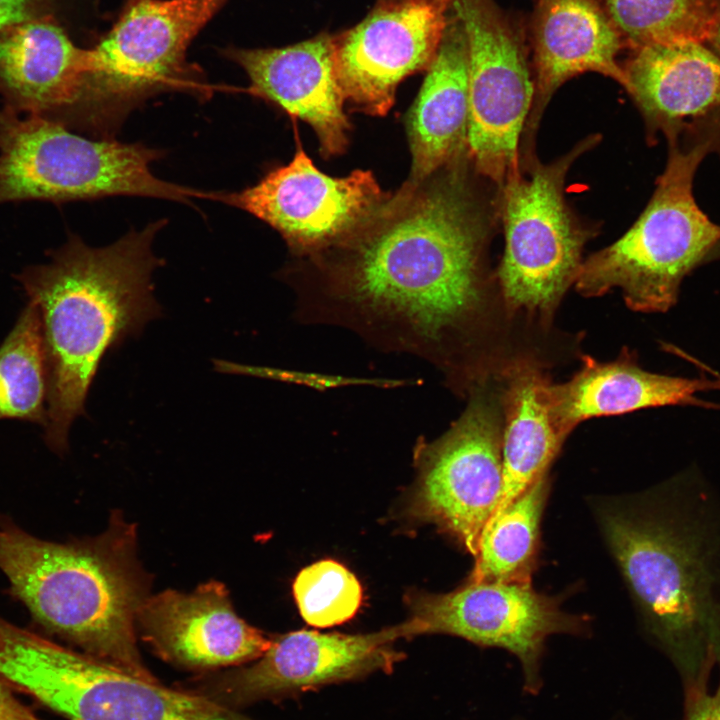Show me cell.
Returning <instances> with one entry per match:
<instances>
[{
  "label": "cell",
  "mask_w": 720,
  "mask_h": 720,
  "mask_svg": "<svg viewBox=\"0 0 720 720\" xmlns=\"http://www.w3.org/2000/svg\"><path fill=\"white\" fill-rule=\"evenodd\" d=\"M48 378L37 306L29 301L0 346V419L45 425Z\"/></svg>",
  "instance_id": "obj_25"
},
{
  "label": "cell",
  "mask_w": 720,
  "mask_h": 720,
  "mask_svg": "<svg viewBox=\"0 0 720 720\" xmlns=\"http://www.w3.org/2000/svg\"><path fill=\"white\" fill-rule=\"evenodd\" d=\"M165 225L157 220L105 247L70 234L48 263L16 275L40 315L48 378L45 440L56 452L66 450L69 428L84 413L106 352L161 314L152 273L162 260L152 244Z\"/></svg>",
  "instance_id": "obj_3"
},
{
  "label": "cell",
  "mask_w": 720,
  "mask_h": 720,
  "mask_svg": "<svg viewBox=\"0 0 720 720\" xmlns=\"http://www.w3.org/2000/svg\"><path fill=\"white\" fill-rule=\"evenodd\" d=\"M595 143L584 140L558 160L534 161L502 187L505 247L498 277L507 308L549 320L582 264L588 232L564 198L571 164Z\"/></svg>",
  "instance_id": "obj_8"
},
{
  "label": "cell",
  "mask_w": 720,
  "mask_h": 720,
  "mask_svg": "<svg viewBox=\"0 0 720 720\" xmlns=\"http://www.w3.org/2000/svg\"><path fill=\"white\" fill-rule=\"evenodd\" d=\"M460 417L414 450L416 483L409 512L436 525L474 558L502 488V398L476 382Z\"/></svg>",
  "instance_id": "obj_9"
},
{
  "label": "cell",
  "mask_w": 720,
  "mask_h": 720,
  "mask_svg": "<svg viewBox=\"0 0 720 720\" xmlns=\"http://www.w3.org/2000/svg\"><path fill=\"white\" fill-rule=\"evenodd\" d=\"M407 603L413 636L447 634L515 655L525 688L540 686V661L553 634H582L586 619L562 610L559 597L536 591L531 582L470 581L448 593L414 592Z\"/></svg>",
  "instance_id": "obj_14"
},
{
  "label": "cell",
  "mask_w": 720,
  "mask_h": 720,
  "mask_svg": "<svg viewBox=\"0 0 720 720\" xmlns=\"http://www.w3.org/2000/svg\"><path fill=\"white\" fill-rule=\"evenodd\" d=\"M502 393V488L490 520L549 473L563 440L548 412L549 383L534 364L521 361L505 372Z\"/></svg>",
  "instance_id": "obj_23"
},
{
  "label": "cell",
  "mask_w": 720,
  "mask_h": 720,
  "mask_svg": "<svg viewBox=\"0 0 720 720\" xmlns=\"http://www.w3.org/2000/svg\"><path fill=\"white\" fill-rule=\"evenodd\" d=\"M427 182L393 195L357 235L310 258L313 270L292 283L296 318L426 360L465 389L485 300L487 225L463 169Z\"/></svg>",
  "instance_id": "obj_1"
},
{
  "label": "cell",
  "mask_w": 720,
  "mask_h": 720,
  "mask_svg": "<svg viewBox=\"0 0 720 720\" xmlns=\"http://www.w3.org/2000/svg\"><path fill=\"white\" fill-rule=\"evenodd\" d=\"M393 1H402V0H380L379 2H393Z\"/></svg>",
  "instance_id": "obj_32"
},
{
  "label": "cell",
  "mask_w": 720,
  "mask_h": 720,
  "mask_svg": "<svg viewBox=\"0 0 720 720\" xmlns=\"http://www.w3.org/2000/svg\"><path fill=\"white\" fill-rule=\"evenodd\" d=\"M622 68L624 88L652 134L677 138L687 120L720 109V55L706 44L635 47Z\"/></svg>",
  "instance_id": "obj_19"
},
{
  "label": "cell",
  "mask_w": 720,
  "mask_h": 720,
  "mask_svg": "<svg viewBox=\"0 0 720 720\" xmlns=\"http://www.w3.org/2000/svg\"><path fill=\"white\" fill-rule=\"evenodd\" d=\"M401 638H412L407 620L364 634L292 631L272 638L256 660L201 677L193 690L236 709L279 701L375 673H391L405 657L395 647Z\"/></svg>",
  "instance_id": "obj_12"
},
{
  "label": "cell",
  "mask_w": 720,
  "mask_h": 720,
  "mask_svg": "<svg viewBox=\"0 0 720 720\" xmlns=\"http://www.w3.org/2000/svg\"><path fill=\"white\" fill-rule=\"evenodd\" d=\"M596 516L647 633L685 690L707 687L720 660V510L709 489L681 475L601 502Z\"/></svg>",
  "instance_id": "obj_2"
},
{
  "label": "cell",
  "mask_w": 720,
  "mask_h": 720,
  "mask_svg": "<svg viewBox=\"0 0 720 720\" xmlns=\"http://www.w3.org/2000/svg\"><path fill=\"white\" fill-rule=\"evenodd\" d=\"M18 685L65 720H256L193 689L134 675L47 638L25 651Z\"/></svg>",
  "instance_id": "obj_10"
},
{
  "label": "cell",
  "mask_w": 720,
  "mask_h": 720,
  "mask_svg": "<svg viewBox=\"0 0 720 720\" xmlns=\"http://www.w3.org/2000/svg\"><path fill=\"white\" fill-rule=\"evenodd\" d=\"M56 10V0H0V34L38 20L60 22Z\"/></svg>",
  "instance_id": "obj_28"
},
{
  "label": "cell",
  "mask_w": 720,
  "mask_h": 720,
  "mask_svg": "<svg viewBox=\"0 0 720 720\" xmlns=\"http://www.w3.org/2000/svg\"><path fill=\"white\" fill-rule=\"evenodd\" d=\"M449 10L450 0L379 2L363 21L333 38L345 102L368 115H386L400 82L432 63Z\"/></svg>",
  "instance_id": "obj_15"
},
{
  "label": "cell",
  "mask_w": 720,
  "mask_h": 720,
  "mask_svg": "<svg viewBox=\"0 0 720 720\" xmlns=\"http://www.w3.org/2000/svg\"><path fill=\"white\" fill-rule=\"evenodd\" d=\"M246 72L247 92L314 130L325 158L345 152L351 125L334 64L333 38L321 34L283 48L229 49Z\"/></svg>",
  "instance_id": "obj_17"
},
{
  "label": "cell",
  "mask_w": 720,
  "mask_h": 720,
  "mask_svg": "<svg viewBox=\"0 0 720 720\" xmlns=\"http://www.w3.org/2000/svg\"><path fill=\"white\" fill-rule=\"evenodd\" d=\"M225 0H132L89 49V68L61 124L96 139H114L128 115L171 90L208 96L186 62L192 39Z\"/></svg>",
  "instance_id": "obj_6"
},
{
  "label": "cell",
  "mask_w": 720,
  "mask_h": 720,
  "mask_svg": "<svg viewBox=\"0 0 720 720\" xmlns=\"http://www.w3.org/2000/svg\"><path fill=\"white\" fill-rule=\"evenodd\" d=\"M719 387L706 379L646 371L625 352L610 362L584 357L581 369L570 380L548 383L546 399L552 425L564 441L586 419L651 407L697 404V393Z\"/></svg>",
  "instance_id": "obj_21"
},
{
  "label": "cell",
  "mask_w": 720,
  "mask_h": 720,
  "mask_svg": "<svg viewBox=\"0 0 720 720\" xmlns=\"http://www.w3.org/2000/svg\"><path fill=\"white\" fill-rule=\"evenodd\" d=\"M550 487L547 473L487 522L467 580L531 582Z\"/></svg>",
  "instance_id": "obj_24"
},
{
  "label": "cell",
  "mask_w": 720,
  "mask_h": 720,
  "mask_svg": "<svg viewBox=\"0 0 720 720\" xmlns=\"http://www.w3.org/2000/svg\"><path fill=\"white\" fill-rule=\"evenodd\" d=\"M136 622L159 657L197 672L245 665L263 655L272 642L235 613L228 591L217 581L192 593L166 590L147 597Z\"/></svg>",
  "instance_id": "obj_16"
},
{
  "label": "cell",
  "mask_w": 720,
  "mask_h": 720,
  "mask_svg": "<svg viewBox=\"0 0 720 720\" xmlns=\"http://www.w3.org/2000/svg\"><path fill=\"white\" fill-rule=\"evenodd\" d=\"M0 720H41L14 694L13 689L0 679Z\"/></svg>",
  "instance_id": "obj_30"
},
{
  "label": "cell",
  "mask_w": 720,
  "mask_h": 720,
  "mask_svg": "<svg viewBox=\"0 0 720 720\" xmlns=\"http://www.w3.org/2000/svg\"><path fill=\"white\" fill-rule=\"evenodd\" d=\"M374 175L345 177L320 171L298 145L292 160L236 192L211 191L210 200L239 208L274 228L299 256L315 257L362 231L388 200Z\"/></svg>",
  "instance_id": "obj_13"
},
{
  "label": "cell",
  "mask_w": 720,
  "mask_h": 720,
  "mask_svg": "<svg viewBox=\"0 0 720 720\" xmlns=\"http://www.w3.org/2000/svg\"><path fill=\"white\" fill-rule=\"evenodd\" d=\"M715 254H717L720 251V244L715 248Z\"/></svg>",
  "instance_id": "obj_33"
},
{
  "label": "cell",
  "mask_w": 720,
  "mask_h": 720,
  "mask_svg": "<svg viewBox=\"0 0 720 720\" xmlns=\"http://www.w3.org/2000/svg\"><path fill=\"white\" fill-rule=\"evenodd\" d=\"M632 48L678 42L709 44L718 0H600Z\"/></svg>",
  "instance_id": "obj_26"
},
{
  "label": "cell",
  "mask_w": 720,
  "mask_h": 720,
  "mask_svg": "<svg viewBox=\"0 0 720 720\" xmlns=\"http://www.w3.org/2000/svg\"><path fill=\"white\" fill-rule=\"evenodd\" d=\"M683 720H720V680L712 694L707 687L686 691Z\"/></svg>",
  "instance_id": "obj_29"
},
{
  "label": "cell",
  "mask_w": 720,
  "mask_h": 720,
  "mask_svg": "<svg viewBox=\"0 0 720 720\" xmlns=\"http://www.w3.org/2000/svg\"><path fill=\"white\" fill-rule=\"evenodd\" d=\"M450 10L467 41V154L502 186L519 168V138L535 92L523 31L495 0H450Z\"/></svg>",
  "instance_id": "obj_11"
},
{
  "label": "cell",
  "mask_w": 720,
  "mask_h": 720,
  "mask_svg": "<svg viewBox=\"0 0 720 720\" xmlns=\"http://www.w3.org/2000/svg\"><path fill=\"white\" fill-rule=\"evenodd\" d=\"M712 142L681 146L669 139V156L655 191L636 222L614 243L582 262L575 279L584 296L622 291L634 311L665 312L683 279L720 244V226L693 196L698 166Z\"/></svg>",
  "instance_id": "obj_5"
},
{
  "label": "cell",
  "mask_w": 720,
  "mask_h": 720,
  "mask_svg": "<svg viewBox=\"0 0 720 720\" xmlns=\"http://www.w3.org/2000/svg\"><path fill=\"white\" fill-rule=\"evenodd\" d=\"M407 119L412 167L398 191L412 194L466 148L469 96L468 50L463 27L453 15Z\"/></svg>",
  "instance_id": "obj_22"
},
{
  "label": "cell",
  "mask_w": 720,
  "mask_h": 720,
  "mask_svg": "<svg viewBox=\"0 0 720 720\" xmlns=\"http://www.w3.org/2000/svg\"><path fill=\"white\" fill-rule=\"evenodd\" d=\"M89 68V49L75 45L53 19L0 34V96L22 115L60 122L74 105Z\"/></svg>",
  "instance_id": "obj_18"
},
{
  "label": "cell",
  "mask_w": 720,
  "mask_h": 720,
  "mask_svg": "<svg viewBox=\"0 0 720 720\" xmlns=\"http://www.w3.org/2000/svg\"><path fill=\"white\" fill-rule=\"evenodd\" d=\"M293 593L302 618L319 628L348 621L362 601L358 579L344 565L331 559L302 569L293 583Z\"/></svg>",
  "instance_id": "obj_27"
},
{
  "label": "cell",
  "mask_w": 720,
  "mask_h": 720,
  "mask_svg": "<svg viewBox=\"0 0 720 720\" xmlns=\"http://www.w3.org/2000/svg\"><path fill=\"white\" fill-rule=\"evenodd\" d=\"M709 46L712 47V49L720 55V0H718L717 27L714 37L709 43Z\"/></svg>",
  "instance_id": "obj_31"
},
{
  "label": "cell",
  "mask_w": 720,
  "mask_h": 720,
  "mask_svg": "<svg viewBox=\"0 0 720 720\" xmlns=\"http://www.w3.org/2000/svg\"><path fill=\"white\" fill-rule=\"evenodd\" d=\"M163 152L139 143L92 139L62 124L0 107V205L55 204L127 195L191 204L210 191L158 178Z\"/></svg>",
  "instance_id": "obj_7"
},
{
  "label": "cell",
  "mask_w": 720,
  "mask_h": 720,
  "mask_svg": "<svg viewBox=\"0 0 720 720\" xmlns=\"http://www.w3.org/2000/svg\"><path fill=\"white\" fill-rule=\"evenodd\" d=\"M0 569L15 597L48 632L107 664L156 678L136 643L147 578L136 559V530L119 513L96 538L39 539L0 522Z\"/></svg>",
  "instance_id": "obj_4"
},
{
  "label": "cell",
  "mask_w": 720,
  "mask_h": 720,
  "mask_svg": "<svg viewBox=\"0 0 720 720\" xmlns=\"http://www.w3.org/2000/svg\"><path fill=\"white\" fill-rule=\"evenodd\" d=\"M532 36L536 113L582 73L596 72L625 87L617 58L627 43L600 0H538Z\"/></svg>",
  "instance_id": "obj_20"
}]
</instances>
